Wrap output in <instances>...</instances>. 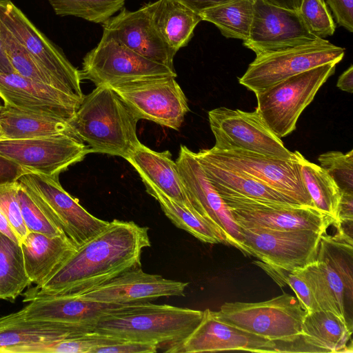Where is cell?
I'll return each mask as SVG.
<instances>
[{
    "mask_svg": "<svg viewBox=\"0 0 353 353\" xmlns=\"http://www.w3.org/2000/svg\"><path fill=\"white\" fill-rule=\"evenodd\" d=\"M110 86L139 119L179 130L190 109L175 77L137 79Z\"/></svg>",
    "mask_w": 353,
    "mask_h": 353,
    "instance_id": "30bf717a",
    "label": "cell"
},
{
    "mask_svg": "<svg viewBox=\"0 0 353 353\" xmlns=\"http://www.w3.org/2000/svg\"><path fill=\"white\" fill-rule=\"evenodd\" d=\"M307 312L287 293L262 302H227L213 311L221 321L274 341L299 334Z\"/></svg>",
    "mask_w": 353,
    "mask_h": 353,
    "instance_id": "52a82bcc",
    "label": "cell"
},
{
    "mask_svg": "<svg viewBox=\"0 0 353 353\" xmlns=\"http://www.w3.org/2000/svg\"><path fill=\"white\" fill-rule=\"evenodd\" d=\"M17 197L22 217L28 232H35L49 236L65 235L39 206L28 188L20 182Z\"/></svg>",
    "mask_w": 353,
    "mask_h": 353,
    "instance_id": "f35d334b",
    "label": "cell"
},
{
    "mask_svg": "<svg viewBox=\"0 0 353 353\" xmlns=\"http://www.w3.org/2000/svg\"><path fill=\"white\" fill-rule=\"evenodd\" d=\"M321 167L332 178L341 192L353 194V150L347 153L332 151L321 154Z\"/></svg>",
    "mask_w": 353,
    "mask_h": 353,
    "instance_id": "ab89813d",
    "label": "cell"
},
{
    "mask_svg": "<svg viewBox=\"0 0 353 353\" xmlns=\"http://www.w3.org/2000/svg\"><path fill=\"white\" fill-rule=\"evenodd\" d=\"M87 332L78 326L27 319L18 311L0 317V353H42L48 344Z\"/></svg>",
    "mask_w": 353,
    "mask_h": 353,
    "instance_id": "cb8c5ba5",
    "label": "cell"
},
{
    "mask_svg": "<svg viewBox=\"0 0 353 353\" xmlns=\"http://www.w3.org/2000/svg\"><path fill=\"white\" fill-rule=\"evenodd\" d=\"M239 226L244 254L289 270L303 268L316 260L321 237L326 232Z\"/></svg>",
    "mask_w": 353,
    "mask_h": 353,
    "instance_id": "7c38bea8",
    "label": "cell"
},
{
    "mask_svg": "<svg viewBox=\"0 0 353 353\" xmlns=\"http://www.w3.org/2000/svg\"><path fill=\"white\" fill-rule=\"evenodd\" d=\"M192 11L199 14L201 12L234 0H173Z\"/></svg>",
    "mask_w": 353,
    "mask_h": 353,
    "instance_id": "7dc6e473",
    "label": "cell"
},
{
    "mask_svg": "<svg viewBox=\"0 0 353 353\" xmlns=\"http://www.w3.org/2000/svg\"><path fill=\"white\" fill-rule=\"evenodd\" d=\"M60 16H74L103 23L124 7L126 0H48Z\"/></svg>",
    "mask_w": 353,
    "mask_h": 353,
    "instance_id": "e575fe53",
    "label": "cell"
},
{
    "mask_svg": "<svg viewBox=\"0 0 353 353\" xmlns=\"http://www.w3.org/2000/svg\"><path fill=\"white\" fill-rule=\"evenodd\" d=\"M18 181L28 188L39 206L77 248L102 231L109 223L83 208L78 199L63 188L59 177L28 171Z\"/></svg>",
    "mask_w": 353,
    "mask_h": 353,
    "instance_id": "ba28073f",
    "label": "cell"
},
{
    "mask_svg": "<svg viewBox=\"0 0 353 353\" xmlns=\"http://www.w3.org/2000/svg\"><path fill=\"white\" fill-rule=\"evenodd\" d=\"M26 274L31 283L44 284L77 250L65 235L29 232L20 243Z\"/></svg>",
    "mask_w": 353,
    "mask_h": 353,
    "instance_id": "484cf974",
    "label": "cell"
},
{
    "mask_svg": "<svg viewBox=\"0 0 353 353\" xmlns=\"http://www.w3.org/2000/svg\"><path fill=\"white\" fill-rule=\"evenodd\" d=\"M150 246L148 228L134 221H109L102 231L77 248L44 284L27 291L23 301L83 294L141 268V253Z\"/></svg>",
    "mask_w": 353,
    "mask_h": 353,
    "instance_id": "6da1fadb",
    "label": "cell"
},
{
    "mask_svg": "<svg viewBox=\"0 0 353 353\" xmlns=\"http://www.w3.org/2000/svg\"><path fill=\"white\" fill-rule=\"evenodd\" d=\"M12 72H15V71L9 61L0 39V73Z\"/></svg>",
    "mask_w": 353,
    "mask_h": 353,
    "instance_id": "f907efd6",
    "label": "cell"
},
{
    "mask_svg": "<svg viewBox=\"0 0 353 353\" xmlns=\"http://www.w3.org/2000/svg\"><path fill=\"white\" fill-rule=\"evenodd\" d=\"M336 86L341 90L352 93L353 91V66L351 65L339 77Z\"/></svg>",
    "mask_w": 353,
    "mask_h": 353,
    "instance_id": "c3c4849f",
    "label": "cell"
},
{
    "mask_svg": "<svg viewBox=\"0 0 353 353\" xmlns=\"http://www.w3.org/2000/svg\"><path fill=\"white\" fill-rule=\"evenodd\" d=\"M30 284L20 245L0 232V299L14 301Z\"/></svg>",
    "mask_w": 353,
    "mask_h": 353,
    "instance_id": "836d02e7",
    "label": "cell"
},
{
    "mask_svg": "<svg viewBox=\"0 0 353 353\" xmlns=\"http://www.w3.org/2000/svg\"><path fill=\"white\" fill-rule=\"evenodd\" d=\"M195 155L208 181L221 197L240 196L265 202L298 204L245 173L217 163L200 151Z\"/></svg>",
    "mask_w": 353,
    "mask_h": 353,
    "instance_id": "83f0119b",
    "label": "cell"
},
{
    "mask_svg": "<svg viewBox=\"0 0 353 353\" xmlns=\"http://www.w3.org/2000/svg\"><path fill=\"white\" fill-rule=\"evenodd\" d=\"M221 198L239 225L322 232L335 225L332 218L311 206L265 202L240 196Z\"/></svg>",
    "mask_w": 353,
    "mask_h": 353,
    "instance_id": "2e32d148",
    "label": "cell"
},
{
    "mask_svg": "<svg viewBox=\"0 0 353 353\" xmlns=\"http://www.w3.org/2000/svg\"><path fill=\"white\" fill-rule=\"evenodd\" d=\"M126 160L139 173L142 181L152 184L172 199L193 208L170 151L157 152L141 143Z\"/></svg>",
    "mask_w": 353,
    "mask_h": 353,
    "instance_id": "4316f807",
    "label": "cell"
},
{
    "mask_svg": "<svg viewBox=\"0 0 353 353\" xmlns=\"http://www.w3.org/2000/svg\"><path fill=\"white\" fill-rule=\"evenodd\" d=\"M26 172L19 164L0 155V185L17 181Z\"/></svg>",
    "mask_w": 353,
    "mask_h": 353,
    "instance_id": "f6af8a7d",
    "label": "cell"
},
{
    "mask_svg": "<svg viewBox=\"0 0 353 353\" xmlns=\"http://www.w3.org/2000/svg\"><path fill=\"white\" fill-rule=\"evenodd\" d=\"M120 305L78 295H59L33 299L19 312L27 319L61 323L94 331L95 323L101 316Z\"/></svg>",
    "mask_w": 353,
    "mask_h": 353,
    "instance_id": "d4e9b609",
    "label": "cell"
},
{
    "mask_svg": "<svg viewBox=\"0 0 353 353\" xmlns=\"http://www.w3.org/2000/svg\"><path fill=\"white\" fill-rule=\"evenodd\" d=\"M263 1L283 8L298 10L302 0H263Z\"/></svg>",
    "mask_w": 353,
    "mask_h": 353,
    "instance_id": "681fc988",
    "label": "cell"
},
{
    "mask_svg": "<svg viewBox=\"0 0 353 353\" xmlns=\"http://www.w3.org/2000/svg\"><path fill=\"white\" fill-rule=\"evenodd\" d=\"M353 222V194L341 192L337 214V226L341 223Z\"/></svg>",
    "mask_w": 353,
    "mask_h": 353,
    "instance_id": "bcb514c9",
    "label": "cell"
},
{
    "mask_svg": "<svg viewBox=\"0 0 353 353\" xmlns=\"http://www.w3.org/2000/svg\"><path fill=\"white\" fill-rule=\"evenodd\" d=\"M121 340L124 339L94 330L72 335L48 344L42 353H92L97 347Z\"/></svg>",
    "mask_w": 353,
    "mask_h": 353,
    "instance_id": "74e56055",
    "label": "cell"
},
{
    "mask_svg": "<svg viewBox=\"0 0 353 353\" xmlns=\"http://www.w3.org/2000/svg\"><path fill=\"white\" fill-rule=\"evenodd\" d=\"M90 152L77 137L59 134L26 139L0 140V155L26 170L59 177Z\"/></svg>",
    "mask_w": 353,
    "mask_h": 353,
    "instance_id": "9a60e30c",
    "label": "cell"
},
{
    "mask_svg": "<svg viewBox=\"0 0 353 353\" xmlns=\"http://www.w3.org/2000/svg\"><path fill=\"white\" fill-rule=\"evenodd\" d=\"M103 34L155 63L172 70L176 53L162 39L154 27L147 3L135 11L125 8L103 23Z\"/></svg>",
    "mask_w": 353,
    "mask_h": 353,
    "instance_id": "44dd1931",
    "label": "cell"
},
{
    "mask_svg": "<svg viewBox=\"0 0 353 353\" xmlns=\"http://www.w3.org/2000/svg\"><path fill=\"white\" fill-rule=\"evenodd\" d=\"M0 232L8 236L10 239L13 240L14 241L18 242V239L12 231L11 227L10 226L7 219L0 211Z\"/></svg>",
    "mask_w": 353,
    "mask_h": 353,
    "instance_id": "816d5d0a",
    "label": "cell"
},
{
    "mask_svg": "<svg viewBox=\"0 0 353 353\" xmlns=\"http://www.w3.org/2000/svg\"><path fill=\"white\" fill-rule=\"evenodd\" d=\"M19 182L0 185V211L16 235L19 244L28 233L23 221L17 197Z\"/></svg>",
    "mask_w": 353,
    "mask_h": 353,
    "instance_id": "b9f144b4",
    "label": "cell"
},
{
    "mask_svg": "<svg viewBox=\"0 0 353 353\" xmlns=\"http://www.w3.org/2000/svg\"><path fill=\"white\" fill-rule=\"evenodd\" d=\"M298 12L317 38L324 39L334 34L335 24L323 0H302Z\"/></svg>",
    "mask_w": 353,
    "mask_h": 353,
    "instance_id": "60d3db41",
    "label": "cell"
},
{
    "mask_svg": "<svg viewBox=\"0 0 353 353\" xmlns=\"http://www.w3.org/2000/svg\"><path fill=\"white\" fill-rule=\"evenodd\" d=\"M254 0H234L207 9L201 13L202 21L214 24L227 38L245 41L250 32Z\"/></svg>",
    "mask_w": 353,
    "mask_h": 353,
    "instance_id": "d6a6232c",
    "label": "cell"
},
{
    "mask_svg": "<svg viewBox=\"0 0 353 353\" xmlns=\"http://www.w3.org/2000/svg\"><path fill=\"white\" fill-rule=\"evenodd\" d=\"M79 72L81 80H90L96 86L156 77H176L175 70L144 58L104 34L97 46L83 57Z\"/></svg>",
    "mask_w": 353,
    "mask_h": 353,
    "instance_id": "4fadbf2b",
    "label": "cell"
},
{
    "mask_svg": "<svg viewBox=\"0 0 353 353\" xmlns=\"http://www.w3.org/2000/svg\"><path fill=\"white\" fill-rule=\"evenodd\" d=\"M139 120L110 86L99 85L84 96L69 123L90 152L126 159L141 143L137 135Z\"/></svg>",
    "mask_w": 353,
    "mask_h": 353,
    "instance_id": "7a4b0ae2",
    "label": "cell"
},
{
    "mask_svg": "<svg viewBox=\"0 0 353 353\" xmlns=\"http://www.w3.org/2000/svg\"><path fill=\"white\" fill-rule=\"evenodd\" d=\"M345 49L325 39L276 51L257 54L239 78V83L255 95L313 68L340 62Z\"/></svg>",
    "mask_w": 353,
    "mask_h": 353,
    "instance_id": "8992f818",
    "label": "cell"
},
{
    "mask_svg": "<svg viewBox=\"0 0 353 353\" xmlns=\"http://www.w3.org/2000/svg\"><path fill=\"white\" fill-rule=\"evenodd\" d=\"M194 210L224 237L227 245L244 254L239 225L229 208L206 177L195 152L181 145L176 160Z\"/></svg>",
    "mask_w": 353,
    "mask_h": 353,
    "instance_id": "e0dca14e",
    "label": "cell"
},
{
    "mask_svg": "<svg viewBox=\"0 0 353 353\" xmlns=\"http://www.w3.org/2000/svg\"><path fill=\"white\" fill-rule=\"evenodd\" d=\"M158 348L154 343L124 339L97 347L92 353H154Z\"/></svg>",
    "mask_w": 353,
    "mask_h": 353,
    "instance_id": "7bdbcfd3",
    "label": "cell"
},
{
    "mask_svg": "<svg viewBox=\"0 0 353 353\" xmlns=\"http://www.w3.org/2000/svg\"><path fill=\"white\" fill-rule=\"evenodd\" d=\"M274 341L225 323L206 309L198 326L183 341L165 350L170 353H196L225 350L276 352Z\"/></svg>",
    "mask_w": 353,
    "mask_h": 353,
    "instance_id": "ffe728a7",
    "label": "cell"
},
{
    "mask_svg": "<svg viewBox=\"0 0 353 353\" xmlns=\"http://www.w3.org/2000/svg\"><path fill=\"white\" fill-rule=\"evenodd\" d=\"M143 183L146 192L159 202L165 216L177 228L185 230L203 243L227 244L223 235L193 208L172 199L146 181Z\"/></svg>",
    "mask_w": 353,
    "mask_h": 353,
    "instance_id": "4dcf8cb0",
    "label": "cell"
},
{
    "mask_svg": "<svg viewBox=\"0 0 353 353\" xmlns=\"http://www.w3.org/2000/svg\"><path fill=\"white\" fill-rule=\"evenodd\" d=\"M0 21L63 91L83 99L79 70L10 0H0Z\"/></svg>",
    "mask_w": 353,
    "mask_h": 353,
    "instance_id": "8fae6325",
    "label": "cell"
},
{
    "mask_svg": "<svg viewBox=\"0 0 353 353\" xmlns=\"http://www.w3.org/2000/svg\"><path fill=\"white\" fill-rule=\"evenodd\" d=\"M318 39L298 10L254 0L250 35L243 43L257 55L312 43Z\"/></svg>",
    "mask_w": 353,
    "mask_h": 353,
    "instance_id": "ac0fdd59",
    "label": "cell"
},
{
    "mask_svg": "<svg viewBox=\"0 0 353 353\" xmlns=\"http://www.w3.org/2000/svg\"><path fill=\"white\" fill-rule=\"evenodd\" d=\"M0 98L6 107L68 121L73 117L83 100L16 72L0 73Z\"/></svg>",
    "mask_w": 353,
    "mask_h": 353,
    "instance_id": "d6986e66",
    "label": "cell"
},
{
    "mask_svg": "<svg viewBox=\"0 0 353 353\" xmlns=\"http://www.w3.org/2000/svg\"><path fill=\"white\" fill-rule=\"evenodd\" d=\"M299 270L319 310L332 312L353 328L352 236L341 230L324 233L316 260Z\"/></svg>",
    "mask_w": 353,
    "mask_h": 353,
    "instance_id": "277c9868",
    "label": "cell"
},
{
    "mask_svg": "<svg viewBox=\"0 0 353 353\" xmlns=\"http://www.w3.org/2000/svg\"><path fill=\"white\" fill-rule=\"evenodd\" d=\"M0 123L5 139H34L59 134L77 137L68 120L1 105Z\"/></svg>",
    "mask_w": 353,
    "mask_h": 353,
    "instance_id": "f546056e",
    "label": "cell"
},
{
    "mask_svg": "<svg viewBox=\"0 0 353 353\" xmlns=\"http://www.w3.org/2000/svg\"><path fill=\"white\" fill-rule=\"evenodd\" d=\"M188 285L187 282L148 274L139 268L78 296L107 304L124 305L148 302L161 297L184 296Z\"/></svg>",
    "mask_w": 353,
    "mask_h": 353,
    "instance_id": "7402d4cb",
    "label": "cell"
},
{
    "mask_svg": "<svg viewBox=\"0 0 353 353\" xmlns=\"http://www.w3.org/2000/svg\"><path fill=\"white\" fill-rule=\"evenodd\" d=\"M0 39L16 73L34 81L49 85L63 91L59 83L37 65L26 50L1 21Z\"/></svg>",
    "mask_w": 353,
    "mask_h": 353,
    "instance_id": "d590c367",
    "label": "cell"
},
{
    "mask_svg": "<svg viewBox=\"0 0 353 353\" xmlns=\"http://www.w3.org/2000/svg\"><path fill=\"white\" fill-rule=\"evenodd\" d=\"M147 6L157 32L176 52L187 46L202 21L199 14L173 0H157Z\"/></svg>",
    "mask_w": 353,
    "mask_h": 353,
    "instance_id": "f1b7e54d",
    "label": "cell"
},
{
    "mask_svg": "<svg viewBox=\"0 0 353 353\" xmlns=\"http://www.w3.org/2000/svg\"><path fill=\"white\" fill-rule=\"evenodd\" d=\"M0 106H1V105H0ZM3 139H5V137H4V134H3L2 128L1 125V123H0V140H3Z\"/></svg>",
    "mask_w": 353,
    "mask_h": 353,
    "instance_id": "f5cc1de1",
    "label": "cell"
},
{
    "mask_svg": "<svg viewBox=\"0 0 353 353\" xmlns=\"http://www.w3.org/2000/svg\"><path fill=\"white\" fill-rule=\"evenodd\" d=\"M223 166L245 173L302 205L314 207L304 185L298 159H282L241 150H199Z\"/></svg>",
    "mask_w": 353,
    "mask_h": 353,
    "instance_id": "5bb4252c",
    "label": "cell"
},
{
    "mask_svg": "<svg viewBox=\"0 0 353 353\" xmlns=\"http://www.w3.org/2000/svg\"><path fill=\"white\" fill-rule=\"evenodd\" d=\"M203 311L149 302L121 305L101 316L94 331L125 340L154 343L167 350L198 326Z\"/></svg>",
    "mask_w": 353,
    "mask_h": 353,
    "instance_id": "3957f363",
    "label": "cell"
},
{
    "mask_svg": "<svg viewBox=\"0 0 353 353\" xmlns=\"http://www.w3.org/2000/svg\"><path fill=\"white\" fill-rule=\"evenodd\" d=\"M300 165L304 185L313 205L321 212L332 218L337 226V214L341 192L327 172L294 151Z\"/></svg>",
    "mask_w": 353,
    "mask_h": 353,
    "instance_id": "1f68e13d",
    "label": "cell"
},
{
    "mask_svg": "<svg viewBox=\"0 0 353 353\" xmlns=\"http://www.w3.org/2000/svg\"><path fill=\"white\" fill-rule=\"evenodd\" d=\"M208 120L215 139L214 149L241 150L282 159L294 157L256 110L219 107L208 112Z\"/></svg>",
    "mask_w": 353,
    "mask_h": 353,
    "instance_id": "9c48e42d",
    "label": "cell"
},
{
    "mask_svg": "<svg viewBox=\"0 0 353 353\" xmlns=\"http://www.w3.org/2000/svg\"><path fill=\"white\" fill-rule=\"evenodd\" d=\"M339 25L353 32V0H326Z\"/></svg>",
    "mask_w": 353,
    "mask_h": 353,
    "instance_id": "ee69618b",
    "label": "cell"
},
{
    "mask_svg": "<svg viewBox=\"0 0 353 353\" xmlns=\"http://www.w3.org/2000/svg\"><path fill=\"white\" fill-rule=\"evenodd\" d=\"M337 63L323 64L294 76L256 94V111L279 138L296 129L302 112L332 76Z\"/></svg>",
    "mask_w": 353,
    "mask_h": 353,
    "instance_id": "5b68a950",
    "label": "cell"
},
{
    "mask_svg": "<svg viewBox=\"0 0 353 353\" xmlns=\"http://www.w3.org/2000/svg\"><path fill=\"white\" fill-rule=\"evenodd\" d=\"M254 263L264 270L281 287L288 285L294 292L301 307L307 312L320 310L299 268L289 270L261 261H254Z\"/></svg>",
    "mask_w": 353,
    "mask_h": 353,
    "instance_id": "8d00e7d4",
    "label": "cell"
},
{
    "mask_svg": "<svg viewBox=\"0 0 353 353\" xmlns=\"http://www.w3.org/2000/svg\"><path fill=\"white\" fill-rule=\"evenodd\" d=\"M352 328L330 311L307 312L301 333L292 339L275 341L276 352H352Z\"/></svg>",
    "mask_w": 353,
    "mask_h": 353,
    "instance_id": "603a6c76",
    "label": "cell"
}]
</instances>
